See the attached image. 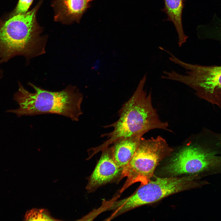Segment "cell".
Masks as SVG:
<instances>
[{"label": "cell", "mask_w": 221, "mask_h": 221, "mask_svg": "<svg viewBox=\"0 0 221 221\" xmlns=\"http://www.w3.org/2000/svg\"><path fill=\"white\" fill-rule=\"evenodd\" d=\"M164 8L161 11L165 13L167 18L164 21H171L173 22L177 32L178 40V45L181 47L185 43L188 36L184 33L183 30L182 14L184 7V0H164Z\"/></svg>", "instance_id": "obj_11"}, {"label": "cell", "mask_w": 221, "mask_h": 221, "mask_svg": "<svg viewBox=\"0 0 221 221\" xmlns=\"http://www.w3.org/2000/svg\"><path fill=\"white\" fill-rule=\"evenodd\" d=\"M2 76L3 71L1 69H0V79L2 78Z\"/></svg>", "instance_id": "obj_14"}, {"label": "cell", "mask_w": 221, "mask_h": 221, "mask_svg": "<svg viewBox=\"0 0 221 221\" xmlns=\"http://www.w3.org/2000/svg\"><path fill=\"white\" fill-rule=\"evenodd\" d=\"M29 84L35 91L31 93L25 89L20 82L13 99L19 105L18 108L8 110L6 113H13L18 118L23 116L53 114L79 120L82 114L81 104L83 95L76 87L68 86L65 89L53 92L43 89L31 83Z\"/></svg>", "instance_id": "obj_2"}, {"label": "cell", "mask_w": 221, "mask_h": 221, "mask_svg": "<svg viewBox=\"0 0 221 221\" xmlns=\"http://www.w3.org/2000/svg\"><path fill=\"white\" fill-rule=\"evenodd\" d=\"M33 0H19L16 7L15 14H24L28 11Z\"/></svg>", "instance_id": "obj_13"}, {"label": "cell", "mask_w": 221, "mask_h": 221, "mask_svg": "<svg viewBox=\"0 0 221 221\" xmlns=\"http://www.w3.org/2000/svg\"><path fill=\"white\" fill-rule=\"evenodd\" d=\"M147 79L144 75L130 98L119 110V118L116 122L105 128L112 127L113 130L103 134L108 139L100 145L90 149L93 154L102 151L116 141L136 135L143 136L154 129H161L170 131L169 125L159 118L152 101L151 91L149 94L144 88Z\"/></svg>", "instance_id": "obj_1"}, {"label": "cell", "mask_w": 221, "mask_h": 221, "mask_svg": "<svg viewBox=\"0 0 221 221\" xmlns=\"http://www.w3.org/2000/svg\"><path fill=\"white\" fill-rule=\"evenodd\" d=\"M94 0H54L51 5L54 11V21L65 24L79 22L90 7V2Z\"/></svg>", "instance_id": "obj_9"}, {"label": "cell", "mask_w": 221, "mask_h": 221, "mask_svg": "<svg viewBox=\"0 0 221 221\" xmlns=\"http://www.w3.org/2000/svg\"><path fill=\"white\" fill-rule=\"evenodd\" d=\"M173 151V148L161 136L149 139L142 137L134 155L123 168L121 179L124 177L127 179L120 192L136 182H141V185L146 184L160 162Z\"/></svg>", "instance_id": "obj_6"}, {"label": "cell", "mask_w": 221, "mask_h": 221, "mask_svg": "<svg viewBox=\"0 0 221 221\" xmlns=\"http://www.w3.org/2000/svg\"><path fill=\"white\" fill-rule=\"evenodd\" d=\"M42 3L40 0L31 10L15 14L0 27V63L21 55L28 59L44 52L45 38L36 19Z\"/></svg>", "instance_id": "obj_3"}, {"label": "cell", "mask_w": 221, "mask_h": 221, "mask_svg": "<svg viewBox=\"0 0 221 221\" xmlns=\"http://www.w3.org/2000/svg\"><path fill=\"white\" fill-rule=\"evenodd\" d=\"M221 140L210 132L204 145L189 144L171 159L164 170L173 177L183 174L196 175L200 179L221 173Z\"/></svg>", "instance_id": "obj_4"}, {"label": "cell", "mask_w": 221, "mask_h": 221, "mask_svg": "<svg viewBox=\"0 0 221 221\" xmlns=\"http://www.w3.org/2000/svg\"><path fill=\"white\" fill-rule=\"evenodd\" d=\"M23 220L25 221H59L61 220L53 217L49 211L46 209L32 208L27 211Z\"/></svg>", "instance_id": "obj_12"}, {"label": "cell", "mask_w": 221, "mask_h": 221, "mask_svg": "<svg viewBox=\"0 0 221 221\" xmlns=\"http://www.w3.org/2000/svg\"><path fill=\"white\" fill-rule=\"evenodd\" d=\"M195 175L180 177H156L141 186L133 195L125 199L112 202L109 208L116 217L141 206L157 202L171 195L206 184Z\"/></svg>", "instance_id": "obj_5"}, {"label": "cell", "mask_w": 221, "mask_h": 221, "mask_svg": "<svg viewBox=\"0 0 221 221\" xmlns=\"http://www.w3.org/2000/svg\"><path fill=\"white\" fill-rule=\"evenodd\" d=\"M172 61L184 68L186 72L182 74L172 71L168 75L169 80L188 86L199 97L221 108V66L191 64L176 56Z\"/></svg>", "instance_id": "obj_7"}, {"label": "cell", "mask_w": 221, "mask_h": 221, "mask_svg": "<svg viewBox=\"0 0 221 221\" xmlns=\"http://www.w3.org/2000/svg\"><path fill=\"white\" fill-rule=\"evenodd\" d=\"M142 136L136 135L119 139L110 147L113 158L120 167L123 168L134 155Z\"/></svg>", "instance_id": "obj_10"}, {"label": "cell", "mask_w": 221, "mask_h": 221, "mask_svg": "<svg viewBox=\"0 0 221 221\" xmlns=\"http://www.w3.org/2000/svg\"><path fill=\"white\" fill-rule=\"evenodd\" d=\"M100 159L90 176L86 188L88 191L108 183L121 174L123 168L114 161L110 148L102 151Z\"/></svg>", "instance_id": "obj_8"}]
</instances>
